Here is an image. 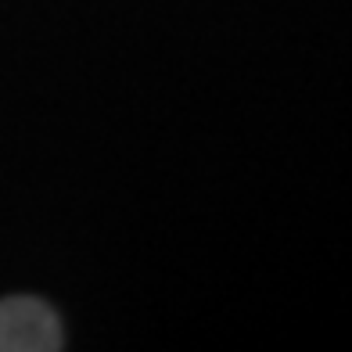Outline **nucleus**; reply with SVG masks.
<instances>
[{
    "label": "nucleus",
    "instance_id": "f257e3e1",
    "mask_svg": "<svg viewBox=\"0 0 352 352\" xmlns=\"http://www.w3.org/2000/svg\"><path fill=\"white\" fill-rule=\"evenodd\" d=\"M61 345V320L47 302L29 295L0 302V352H58Z\"/></svg>",
    "mask_w": 352,
    "mask_h": 352
}]
</instances>
